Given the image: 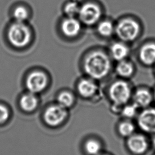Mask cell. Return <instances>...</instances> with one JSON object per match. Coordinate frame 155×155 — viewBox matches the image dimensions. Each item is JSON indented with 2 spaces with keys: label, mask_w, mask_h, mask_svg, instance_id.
Instances as JSON below:
<instances>
[{
  "label": "cell",
  "mask_w": 155,
  "mask_h": 155,
  "mask_svg": "<svg viewBox=\"0 0 155 155\" xmlns=\"http://www.w3.org/2000/svg\"><path fill=\"white\" fill-rule=\"evenodd\" d=\"M110 61L108 56L101 51H95L89 54L84 62V69L87 74L94 79H101L108 73Z\"/></svg>",
  "instance_id": "1"
},
{
  "label": "cell",
  "mask_w": 155,
  "mask_h": 155,
  "mask_svg": "<svg viewBox=\"0 0 155 155\" xmlns=\"http://www.w3.org/2000/svg\"><path fill=\"white\" fill-rule=\"evenodd\" d=\"M7 38L13 47L22 48L30 43L31 39V32L30 28L24 22L16 21L9 27Z\"/></svg>",
  "instance_id": "2"
},
{
  "label": "cell",
  "mask_w": 155,
  "mask_h": 155,
  "mask_svg": "<svg viewBox=\"0 0 155 155\" xmlns=\"http://www.w3.org/2000/svg\"><path fill=\"white\" fill-rule=\"evenodd\" d=\"M139 24L130 18L122 19L115 27L117 36L124 41H133L139 35Z\"/></svg>",
  "instance_id": "3"
},
{
  "label": "cell",
  "mask_w": 155,
  "mask_h": 155,
  "mask_svg": "<svg viewBox=\"0 0 155 155\" xmlns=\"http://www.w3.org/2000/svg\"><path fill=\"white\" fill-rule=\"evenodd\" d=\"M99 6L93 2H87L81 5L78 16L79 21L87 25H92L97 23L101 16Z\"/></svg>",
  "instance_id": "4"
},
{
  "label": "cell",
  "mask_w": 155,
  "mask_h": 155,
  "mask_svg": "<svg viewBox=\"0 0 155 155\" xmlns=\"http://www.w3.org/2000/svg\"><path fill=\"white\" fill-rule=\"evenodd\" d=\"M109 94L114 104L122 105L125 104L129 101L131 96V90L127 82L119 81L111 85Z\"/></svg>",
  "instance_id": "5"
},
{
  "label": "cell",
  "mask_w": 155,
  "mask_h": 155,
  "mask_svg": "<svg viewBox=\"0 0 155 155\" xmlns=\"http://www.w3.org/2000/svg\"><path fill=\"white\" fill-rule=\"evenodd\" d=\"M137 124L142 131L155 134V109L146 108L140 112L137 117Z\"/></svg>",
  "instance_id": "6"
},
{
  "label": "cell",
  "mask_w": 155,
  "mask_h": 155,
  "mask_svg": "<svg viewBox=\"0 0 155 155\" xmlns=\"http://www.w3.org/2000/svg\"><path fill=\"white\" fill-rule=\"evenodd\" d=\"M67 112L64 107L60 105H54L48 107L45 112L44 119L51 126H57L65 118Z\"/></svg>",
  "instance_id": "7"
},
{
  "label": "cell",
  "mask_w": 155,
  "mask_h": 155,
  "mask_svg": "<svg viewBox=\"0 0 155 155\" xmlns=\"http://www.w3.org/2000/svg\"><path fill=\"white\" fill-rule=\"evenodd\" d=\"M47 79L45 74L41 71H35L27 78L26 85L30 93H36L42 91L46 87Z\"/></svg>",
  "instance_id": "8"
},
{
  "label": "cell",
  "mask_w": 155,
  "mask_h": 155,
  "mask_svg": "<svg viewBox=\"0 0 155 155\" xmlns=\"http://www.w3.org/2000/svg\"><path fill=\"white\" fill-rule=\"evenodd\" d=\"M62 33L67 37L73 38L79 35L81 30V22L74 17H67L61 25Z\"/></svg>",
  "instance_id": "9"
},
{
  "label": "cell",
  "mask_w": 155,
  "mask_h": 155,
  "mask_svg": "<svg viewBox=\"0 0 155 155\" xmlns=\"http://www.w3.org/2000/svg\"><path fill=\"white\" fill-rule=\"evenodd\" d=\"M127 145L130 151L137 155L143 154L148 147L146 138L140 134H134L130 136Z\"/></svg>",
  "instance_id": "10"
},
{
  "label": "cell",
  "mask_w": 155,
  "mask_h": 155,
  "mask_svg": "<svg viewBox=\"0 0 155 155\" xmlns=\"http://www.w3.org/2000/svg\"><path fill=\"white\" fill-rule=\"evenodd\" d=\"M139 58L142 63L151 65L155 63V44L148 43L143 45L139 51Z\"/></svg>",
  "instance_id": "11"
},
{
  "label": "cell",
  "mask_w": 155,
  "mask_h": 155,
  "mask_svg": "<svg viewBox=\"0 0 155 155\" xmlns=\"http://www.w3.org/2000/svg\"><path fill=\"white\" fill-rule=\"evenodd\" d=\"M134 104L138 108H146L150 105L153 100V96L147 90H138L133 96Z\"/></svg>",
  "instance_id": "12"
},
{
  "label": "cell",
  "mask_w": 155,
  "mask_h": 155,
  "mask_svg": "<svg viewBox=\"0 0 155 155\" xmlns=\"http://www.w3.org/2000/svg\"><path fill=\"white\" fill-rule=\"evenodd\" d=\"M112 57L116 61H120L124 59L129 54L128 47L123 42H115L110 48Z\"/></svg>",
  "instance_id": "13"
},
{
  "label": "cell",
  "mask_w": 155,
  "mask_h": 155,
  "mask_svg": "<svg viewBox=\"0 0 155 155\" xmlns=\"http://www.w3.org/2000/svg\"><path fill=\"white\" fill-rule=\"evenodd\" d=\"M78 88L81 95L88 97L94 94L97 86L93 81L89 79H84L79 82Z\"/></svg>",
  "instance_id": "14"
},
{
  "label": "cell",
  "mask_w": 155,
  "mask_h": 155,
  "mask_svg": "<svg viewBox=\"0 0 155 155\" xmlns=\"http://www.w3.org/2000/svg\"><path fill=\"white\" fill-rule=\"evenodd\" d=\"M21 108L26 111L35 110L38 104V99L33 93H30L24 95L20 101Z\"/></svg>",
  "instance_id": "15"
},
{
  "label": "cell",
  "mask_w": 155,
  "mask_h": 155,
  "mask_svg": "<svg viewBox=\"0 0 155 155\" xmlns=\"http://www.w3.org/2000/svg\"><path fill=\"white\" fill-rule=\"evenodd\" d=\"M116 71L119 76L124 78H128L133 74L134 67L130 62L122 60L119 61L117 65Z\"/></svg>",
  "instance_id": "16"
},
{
  "label": "cell",
  "mask_w": 155,
  "mask_h": 155,
  "mask_svg": "<svg viewBox=\"0 0 155 155\" xmlns=\"http://www.w3.org/2000/svg\"><path fill=\"white\" fill-rule=\"evenodd\" d=\"M97 30L102 36L110 37L115 31V27L111 21H103L98 24Z\"/></svg>",
  "instance_id": "17"
},
{
  "label": "cell",
  "mask_w": 155,
  "mask_h": 155,
  "mask_svg": "<svg viewBox=\"0 0 155 155\" xmlns=\"http://www.w3.org/2000/svg\"><path fill=\"white\" fill-rule=\"evenodd\" d=\"M80 5L75 1H71L67 2L64 7V11L68 17H74L78 15Z\"/></svg>",
  "instance_id": "18"
},
{
  "label": "cell",
  "mask_w": 155,
  "mask_h": 155,
  "mask_svg": "<svg viewBox=\"0 0 155 155\" xmlns=\"http://www.w3.org/2000/svg\"><path fill=\"white\" fill-rule=\"evenodd\" d=\"M13 16L16 22H24L28 18V12L25 7L20 5L15 8Z\"/></svg>",
  "instance_id": "19"
},
{
  "label": "cell",
  "mask_w": 155,
  "mask_h": 155,
  "mask_svg": "<svg viewBox=\"0 0 155 155\" xmlns=\"http://www.w3.org/2000/svg\"><path fill=\"white\" fill-rule=\"evenodd\" d=\"M134 130V125L128 121L121 123L119 127V132L120 134L124 137H130L133 135Z\"/></svg>",
  "instance_id": "20"
},
{
  "label": "cell",
  "mask_w": 155,
  "mask_h": 155,
  "mask_svg": "<svg viewBox=\"0 0 155 155\" xmlns=\"http://www.w3.org/2000/svg\"><path fill=\"white\" fill-rule=\"evenodd\" d=\"M58 104L61 106L66 108L70 107L73 102V97L71 94L68 92L61 93L58 97Z\"/></svg>",
  "instance_id": "21"
},
{
  "label": "cell",
  "mask_w": 155,
  "mask_h": 155,
  "mask_svg": "<svg viewBox=\"0 0 155 155\" xmlns=\"http://www.w3.org/2000/svg\"><path fill=\"white\" fill-rule=\"evenodd\" d=\"M85 150L89 154L96 155L101 150V145L94 140H89L85 143Z\"/></svg>",
  "instance_id": "22"
},
{
  "label": "cell",
  "mask_w": 155,
  "mask_h": 155,
  "mask_svg": "<svg viewBox=\"0 0 155 155\" xmlns=\"http://www.w3.org/2000/svg\"><path fill=\"white\" fill-rule=\"evenodd\" d=\"M137 108L138 107L134 104L127 105L122 110V115L127 118H133L136 116Z\"/></svg>",
  "instance_id": "23"
},
{
  "label": "cell",
  "mask_w": 155,
  "mask_h": 155,
  "mask_svg": "<svg viewBox=\"0 0 155 155\" xmlns=\"http://www.w3.org/2000/svg\"><path fill=\"white\" fill-rule=\"evenodd\" d=\"M8 117V111L7 108L2 105H0V124L4 122Z\"/></svg>",
  "instance_id": "24"
},
{
  "label": "cell",
  "mask_w": 155,
  "mask_h": 155,
  "mask_svg": "<svg viewBox=\"0 0 155 155\" xmlns=\"http://www.w3.org/2000/svg\"><path fill=\"white\" fill-rule=\"evenodd\" d=\"M154 135V136H153V140H152V142H153V146L155 147V134H153Z\"/></svg>",
  "instance_id": "25"
},
{
  "label": "cell",
  "mask_w": 155,
  "mask_h": 155,
  "mask_svg": "<svg viewBox=\"0 0 155 155\" xmlns=\"http://www.w3.org/2000/svg\"><path fill=\"white\" fill-rule=\"evenodd\" d=\"M153 99H154V101H155V91H154V94H153Z\"/></svg>",
  "instance_id": "26"
}]
</instances>
